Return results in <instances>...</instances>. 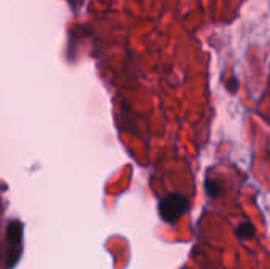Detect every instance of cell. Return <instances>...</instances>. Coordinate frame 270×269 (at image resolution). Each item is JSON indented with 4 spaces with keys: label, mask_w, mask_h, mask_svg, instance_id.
Returning a JSON list of instances; mask_svg holds the SVG:
<instances>
[{
    "label": "cell",
    "mask_w": 270,
    "mask_h": 269,
    "mask_svg": "<svg viewBox=\"0 0 270 269\" xmlns=\"http://www.w3.org/2000/svg\"><path fill=\"white\" fill-rule=\"evenodd\" d=\"M190 209V201L180 194H171L160 201V216L168 224H176Z\"/></svg>",
    "instance_id": "1"
},
{
    "label": "cell",
    "mask_w": 270,
    "mask_h": 269,
    "mask_svg": "<svg viewBox=\"0 0 270 269\" xmlns=\"http://www.w3.org/2000/svg\"><path fill=\"white\" fill-rule=\"evenodd\" d=\"M21 224L19 222H11L8 225V232H6V266L11 269L17 260L19 255H21V248H22V232H21Z\"/></svg>",
    "instance_id": "2"
},
{
    "label": "cell",
    "mask_w": 270,
    "mask_h": 269,
    "mask_svg": "<svg viewBox=\"0 0 270 269\" xmlns=\"http://www.w3.org/2000/svg\"><path fill=\"white\" fill-rule=\"evenodd\" d=\"M236 234L239 239H242V241H248V239H253L255 234H256V228L252 222H244L240 224L236 230Z\"/></svg>",
    "instance_id": "3"
},
{
    "label": "cell",
    "mask_w": 270,
    "mask_h": 269,
    "mask_svg": "<svg viewBox=\"0 0 270 269\" xmlns=\"http://www.w3.org/2000/svg\"><path fill=\"white\" fill-rule=\"evenodd\" d=\"M206 190H207V194L210 196H217L220 194V184H218V182H215V180L209 179L206 182Z\"/></svg>",
    "instance_id": "4"
},
{
    "label": "cell",
    "mask_w": 270,
    "mask_h": 269,
    "mask_svg": "<svg viewBox=\"0 0 270 269\" xmlns=\"http://www.w3.org/2000/svg\"><path fill=\"white\" fill-rule=\"evenodd\" d=\"M237 89H239V82H237V80H236V78H231L229 82H228V90H229V92H236Z\"/></svg>",
    "instance_id": "5"
}]
</instances>
